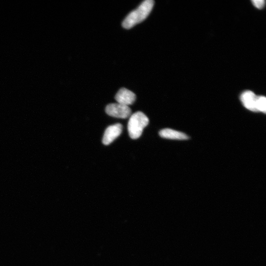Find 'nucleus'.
I'll list each match as a JSON object with an SVG mask.
<instances>
[{
	"mask_svg": "<svg viewBox=\"0 0 266 266\" xmlns=\"http://www.w3.org/2000/svg\"><path fill=\"white\" fill-rule=\"evenodd\" d=\"M153 0H146L135 10L131 12L122 22V26L129 29L145 21L151 13L154 6Z\"/></svg>",
	"mask_w": 266,
	"mask_h": 266,
	"instance_id": "obj_1",
	"label": "nucleus"
},
{
	"mask_svg": "<svg viewBox=\"0 0 266 266\" xmlns=\"http://www.w3.org/2000/svg\"><path fill=\"white\" fill-rule=\"evenodd\" d=\"M149 123V119L145 113L138 111L132 114L128 123V131L130 138L137 139L142 135L144 128Z\"/></svg>",
	"mask_w": 266,
	"mask_h": 266,
	"instance_id": "obj_2",
	"label": "nucleus"
},
{
	"mask_svg": "<svg viewBox=\"0 0 266 266\" xmlns=\"http://www.w3.org/2000/svg\"><path fill=\"white\" fill-rule=\"evenodd\" d=\"M106 112L110 116L118 118L126 119L131 115V110L127 106L119 103L108 105Z\"/></svg>",
	"mask_w": 266,
	"mask_h": 266,
	"instance_id": "obj_3",
	"label": "nucleus"
},
{
	"mask_svg": "<svg viewBox=\"0 0 266 266\" xmlns=\"http://www.w3.org/2000/svg\"><path fill=\"white\" fill-rule=\"evenodd\" d=\"M123 126L117 123L109 126L106 130L103 138V143L108 146L112 143L121 134Z\"/></svg>",
	"mask_w": 266,
	"mask_h": 266,
	"instance_id": "obj_4",
	"label": "nucleus"
},
{
	"mask_svg": "<svg viewBox=\"0 0 266 266\" xmlns=\"http://www.w3.org/2000/svg\"><path fill=\"white\" fill-rule=\"evenodd\" d=\"M115 99L117 103L128 106L135 102L136 96L135 94L131 91L122 88L116 94Z\"/></svg>",
	"mask_w": 266,
	"mask_h": 266,
	"instance_id": "obj_5",
	"label": "nucleus"
},
{
	"mask_svg": "<svg viewBox=\"0 0 266 266\" xmlns=\"http://www.w3.org/2000/svg\"><path fill=\"white\" fill-rule=\"evenodd\" d=\"M257 97L252 91L247 90L242 94L240 99L246 109L252 111L258 112L256 107Z\"/></svg>",
	"mask_w": 266,
	"mask_h": 266,
	"instance_id": "obj_6",
	"label": "nucleus"
},
{
	"mask_svg": "<svg viewBox=\"0 0 266 266\" xmlns=\"http://www.w3.org/2000/svg\"><path fill=\"white\" fill-rule=\"evenodd\" d=\"M159 136L164 139L176 140H186L189 138L184 133L169 128L161 130Z\"/></svg>",
	"mask_w": 266,
	"mask_h": 266,
	"instance_id": "obj_7",
	"label": "nucleus"
},
{
	"mask_svg": "<svg viewBox=\"0 0 266 266\" xmlns=\"http://www.w3.org/2000/svg\"><path fill=\"white\" fill-rule=\"evenodd\" d=\"M256 107L257 111L264 113L266 111V98L264 96H258L257 99Z\"/></svg>",
	"mask_w": 266,
	"mask_h": 266,
	"instance_id": "obj_8",
	"label": "nucleus"
},
{
	"mask_svg": "<svg viewBox=\"0 0 266 266\" xmlns=\"http://www.w3.org/2000/svg\"><path fill=\"white\" fill-rule=\"evenodd\" d=\"M252 3L256 8L259 9H263L265 4L264 0H253Z\"/></svg>",
	"mask_w": 266,
	"mask_h": 266,
	"instance_id": "obj_9",
	"label": "nucleus"
}]
</instances>
